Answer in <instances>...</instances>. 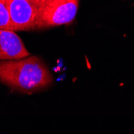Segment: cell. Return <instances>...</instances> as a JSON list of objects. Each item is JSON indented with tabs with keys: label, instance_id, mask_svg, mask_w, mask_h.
Wrapping results in <instances>:
<instances>
[{
	"label": "cell",
	"instance_id": "cell-1",
	"mask_svg": "<svg viewBox=\"0 0 134 134\" xmlns=\"http://www.w3.org/2000/svg\"><path fill=\"white\" fill-rule=\"evenodd\" d=\"M0 81L11 89L31 93L49 87L52 76L38 56L0 60Z\"/></svg>",
	"mask_w": 134,
	"mask_h": 134
},
{
	"label": "cell",
	"instance_id": "cell-2",
	"mask_svg": "<svg viewBox=\"0 0 134 134\" xmlns=\"http://www.w3.org/2000/svg\"><path fill=\"white\" fill-rule=\"evenodd\" d=\"M79 4L80 0H45L41 7L40 30L71 23Z\"/></svg>",
	"mask_w": 134,
	"mask_h": 134
},
{
	"label": "cell",
	"instance_id": "cell-3",
	"mask_svg": "<svg viewBox=\"0 0 134 134\" xmlns=\"http://www.w3.org/2000/svg\"><path fill=\"white\" fill-rule=\"evenodd\" d=\"M36 0H9V10L14 31L40 30L41 7Z\"/></svg>",
	"mask_w": 134,
	"mask_h": 134
},
{
	"label": "cell",
	"instance_id": "cell-4",
	"mask_svg": "<svg viewBox=\"0 0 134 134\" xmlns=\"http://www.w3.org/2000/svg\"><path fill=\"white\" fill-rule=\"evenodd\" d=\"M30 55L15 31L0 29V60L19 59Z\"/></svg>",
	"mask_w": 134,
	"mask_h": 134
},
{
	"label": "cell",
	"instance_id": "cell-5",
	"mask_svg": "<svg viewBox=\"0 0 134 134\" xmlns=\"http://www.w3.org/2000/svg\"><path fill=\"white\" fill-rule=\"evenodd\" d=\"M0 29L13 31L10 15L9 0H0Z\"/></svg>",
	"mask_w": 134,
	"mask_h": 134
},
{
	"label": "cell",
	"instance_id": "cell-6",
	"mask_svg": "<svg viewBox=\"0 0 134 134\" xmlns=\"http://www.w3.org/2000/svg\"><path fill=\"white\" fill-rule=\"evenodd\" d=\"M36 1H38V2H40V3H43L45 0H36Z\"/></svg>",
	"mask_w": 134,
	"mask_h": 134
}]
</instances>
